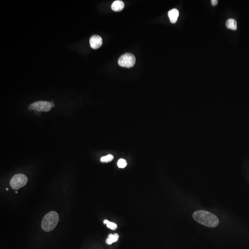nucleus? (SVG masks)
<instances>
[{
	"instance_id": "obj_11",
	"label": "nucleus",
	"mask_w": 249,
	"mask_h": 249,
	"mask_svg": "<svg viewBox=\"0 0 249 249\" xmlns=\"http://www.w3.org/2000/svg\"><path fill=\"white\" fill-rule=\"evenodd\" d=\"M114 156L111 155V154H109L107 156H104V157H101L100 161L101 163H109V162H111L114 159Z\"/></svg>"
},
{
	"instance_id": "obj_12",
	"label": "nucleus",
	"mask_w": 249,
	"mask_h": 249,
	"mask_svg": "<svg viewBox=\"0 0 249 249\" xmlns=\"http://www.w3.org/2000/svg\"><path fill=\"white\" fill-rule=\"evenodd\" d=\"M118 167L121 168H126L127 166V162L126 160L124 159H120L117 162Z\"/></svg>"
},
{
	"instance_id": "obj_8",
	"label": "nucleus",
	"mask_w": 249,
	"mask_h": 249,
	"mask_svg": "<svg viewBox=\"0 0 249 249\" xmlns=\"http://www.w3.org/2000/svg\"><path fill=\"white\" fill-rule=\"evenodd\" d=\"M124 6V3L122 1L117 0L114 1L112 4L111 8L113 11L118 12L122 10Z\"/></svg>"
},
{
	"instance_id": "obj_5",
	"label": "nucleus",
	"mask_w": 249,
	"mask_h": 249,
	"mask_svg": "<svg viewBox=\"0 0 249 249\" xmlns=\"http://www.w3.org/2000/svg\"><path fill=\"white\" fill-rule=\"evenodd\" d=\"M136 62L134 55L131 53H126L123 54L119 59L118 64L122 67L130 68L133 67Z\"/></svg>"
},
{
	"instance_id": "obj_1",
	"label": "nucleus",
	"mask_w": 249,
	"mask_h": 249,
	"mask_svg": "<svg viewBox=\"0 0 249 249\" xmlns=\"http://www.w3.org/2000/svg\"><path fill=\"white\" fill-rule=\"evenodd\" d=\"M193 218L198 223L207 227H216L219 223V219L215 215L205 210L195 211L193 214Z\"/></svg>"
},
{
	"instance_id": "obj_15",
	"label": "nucleus",
	"mask_w": 249,
	"mask_h": 249,
	"mask_svg": "<svg viewBox=\"0 0 249 249\" xmlns=\"http://www.w3.org/2000/svg\"><path fill=\"white\" fill-rule=\"evenodd\" d=\"M51 104H52V107H54V104L53 103H51Z\"/></svg>"
},
{
	"instance_id": "obj_14",
	"label": "nucleus",
	"mask_w": 249,
	"mask_h": 249,
	"mask_svg": "<svg viewBox=\"0 0 249 249\" xmlns=\"http://www.w3.org/2000/svg\"><path fill=\"white\" fill-rule=\"evenodd\" d=\"M211 2V4L213 6H216L218 4V1L217 0H212Z\"/></svg>"
},
{
	"instance_id": "obj_3",
	"label": "nucleus",
	"mask_w": 249,
	"mask_h": 249,
	"mask_svg": "<svg viewBox=\"0 0 249 249\" xmlns=\"http://www.w3.org/2000/svg\"><path fill=\"white\" fill-rule=\"evenodd\" d=\"M28 182V179L23 174H17L15 175L10 180L11 187L14 190H17L25 186Z\"/></svg>"
},
{
	"instance_id": "obj_2",
	"label": "nucleus",
	"mask_w": 249,
	"mask_h": 249,
	"mask_svg": "<svg viewBox=\"0 0 249 249\" xmlns=\"http://www.w3.org/2000/svg\"><path fill=\"white\" fill-rule=\"evenodd\" d=\"M59 216L55 211H51L45 215L42 221V228L46 232L52 231L58 223Z\"/></svg>"
},
{
	"instance_id": "obj_9",
	"label": "nucleus",
	"mask_w": 249,
	"mask_h": 249,
	"mask_svg": "<svg viewBox=\"0 0 249 249\" xmlns=\"http://www.w3.org/2000/svg\"><path fill=\"white\" fill-rule=\"evenodd\" d=\"M226 26L228 29L233 30H237V21L234 19H228L226 22Z\"/></svg>"
},
{
	"instance_id": "obj_17",
	"label": "nucleus",
	"mask_w": 249,
	"mask_h": 249,
	"mask_svg": "<svg viewBox=\"0 0 249 249\" xmlns=\"http://www.w3.org/2000/svg\"><path fill=\"white\" fill-rule=\"evenodd\" d=\"M15 193H18V192H17V191H16V192H15Z\"/></svg>"
},
{
	"instance_id": "obj_6",
	"label": "nucleus",
	"mask_w": 249,
	"mask_h": 249,
	"mask_svg": "<svg viewBox=\"0 0 249 249\" xmlns=\"http://www.w3.org/2000/svg\"><path fill=\"white\" fill-rule=\"evenodd\" d=\"M90 47L93 49L99 48L103 44V40L100 36L97 35H93L89 39Z\"/></svg>"
},
{
	"instance_id": "obj_7",
	"label": "nucleus",
	"mask_w": 249,
	"mask_h": 249,
	"mask_svg": "<svg viewBox=\"0 0 249 249\" xmlns=\"http://www.w3.org/2000/svg\"><path fill=\"white\" fill-rule=\"evenodd\" d=\"M168 14L171 23H175L177 21L179 17V11L176 9H171L169 11Z\"/></svg>"
},
{
	"instance_id": "obj_13",
	"label": "nucleus",
	"mask_w": 249,
	"mask_h": 249,
	"mask_svg": "<svg viewBox=\"0 0 249 249\" xmlns=\"http://www.w3.org/2000/svg\"><path fill=\"white\" fill-rule=\"evenodd\" d=\"M119 238V236L118 234L117 233H115L114 234H109L107 238H109L113 243H114L118 240Z\"/></svg>"
},
{
	"instance_id": "obj_10",
	"label": "nucleus",
	"mask_w": 249,
	"mask_h": 249,
	"mask_svg": "<svg viewBox=\"0 0 249 249\" xmlns=\"http://www.w3.org/2000/svg\"><path fill=\"white\" fill-rule=\"evenodd\" d=\"M104 224H106L107 227L111 230H116L118 226L114 222H110L108 220H104Z\"/></svg>"
},
{
	"instance_id": "obj_4",
	"label": "nucleus",
	"mask_w": 249,
	"mask_h": 249,
	"mask_svg": "<svg viewBox=\"0 0 249 249\" xmlns=\"http://www.w3.org/2000/svg\"><path fill=\"white\" fill-rule=\"evenodd\" d=\"M51 103L46 101H36L30 105L28 107L29 110H35L38 112H48L52 108Z\"/></svg>"
},
{
	"instance_id": "obj_16",
	"label": "nucleus",
	"mask_w": 249,
	"mask_h": 249,
	"mask_svg": "<svg viewBox=\"0 0 249 249\" xmlns=\"http://www.w3.org/2000/svg\"><path fill=\"white\" fill-rule=\"evenodd\" d=\"M6 190H7V191H8V188H6Z\"/></svg>"
}]
</instances>
